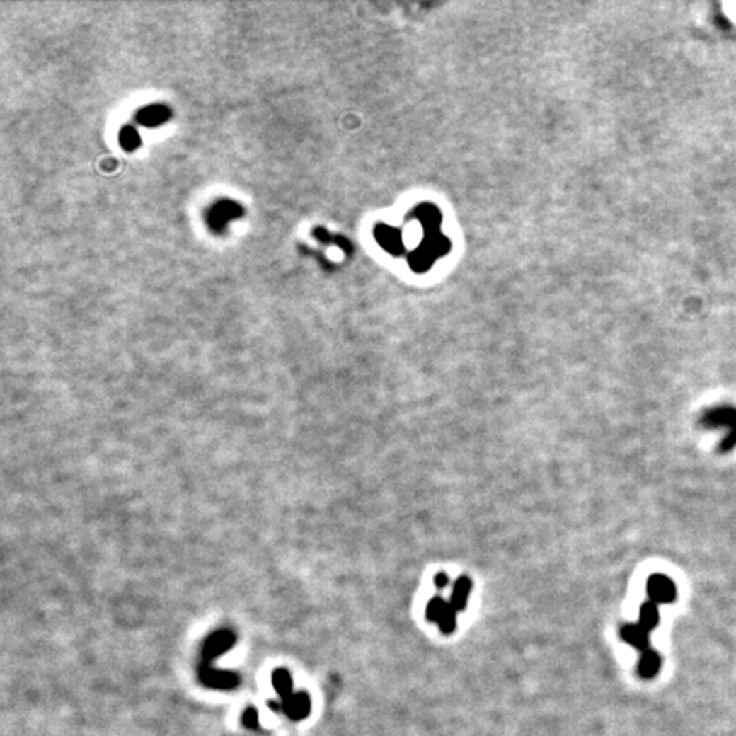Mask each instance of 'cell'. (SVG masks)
I'll use <instances>...</instances> for the list:
<instances>
[{"mask_svg": "<svg viewBox=\"0 0 736 736\" xmlns=\"http://www.w3.org/2000/svg\"><path fill=\"white\" fill-rule=\"evenodd\" d=\"M660 665H662V660H660V656L656 651H653V650L643 651L641 660H639V667H638L639 675H641L643 679H653V677L658 675Z\"/></svg>", "mask_w": 736, "mask_h": 736, "instance_id": "7", "label": "cell"}, {"mask_svg": "<svg viewBox=\"0 0 736 736\" xmlns=\"http://www.w3.org/2000/svg\"><path fill=\"white\" fill-rule=\"evenodd\" d=\"M658 621H660V614H658V605L655 604V602H646V604L643 605L641 607V616H639V624H641L644 629L648 631H653L656 626H658Z\"/></svg>", "mask_w": 736, "mask_h": 736, "instance_id": "8", "label": "cell"}, {"mask_svg": "<svg viewBox=\"0 0 736 736\" xmlns=\"http://www.w3.org/2000/svg\"><path fill=\"white\" fill-rule=\"evenodd\" d=\"M426 617L428 621L437 622L440 626L442 633L450 634L455 629V609L452 607L450 602H445L443 598L437 597L426 607Z\"/></svg>", "mask_w": 736, "mask_h": 736, "instance_id": "1", "label": "cell"}, {"mask_svg": "<svg viewBox=\"0 0 736 736\" xmlns=\"http://www.w3.org/2000/svg\"><path fill=\"white\" fill-rule=\"evenodd\" d=\"M472 583L467 578H459L457 583L452 587V597H450V605L455 609V612L464 610L467 605V598H469Z\"/></svg>", "mask_w": 736, "mask_h": 736, "instance_id": "6", "label": "cell"}, {"mask_svg": "<svg viewBox=\"0 0 736 736\" xmlns=\"http://www.w3.org/2000/svg\"><path fill=\"white\" fill-rule=\"evenodd\" d=\"M449 583H450V578L445 575V573H438V575L435 576V585H437V588L445 590L447 587H449Z\"/></svg>", "mask_w": 736, "mask_h": 736, "instance_id": "10", "label": "cell"}, {"mask_svg": "<svg viewBox=\"0 0 736 736\" xmlns=\"http://www.w3.org/2000/svg\"><path fill=\"white\" fill-rule=\"evenodd\" d=\"M120 144L125 150L132 152V150H135L140 145V135H138V132L133 127H125L120 132Z\"/></svg>", "mask_w": 736, "mask_h": 736, "instance_id": "9", "label": "cell"}, {"mask_svg": "<svg viewBox=\"0 0 736 736\" xmlns=\"http://www.w3.org/2000/svg\"><path fill=\"white\" fill-rule=\"evenodd\" d=\"M241 215L242 208L239 205L229 202V200H224V202L212 207V210L208 212V224H210V227L215 230V232H222L230 220L239 219Z\"/></svg>", "mask_w": 736, "mask_h": 736, "instance_id": "2", "label": "cell"}, {"mask_svg": "<svg viewBox=\"0 0 736 736\" xmlns=\"http://www.w3.org/2000/svg\"><path fill=\"white\" fill-rule=\"evenodd\" d=\"M171 118V111L167 106L162 104H152V106H145L144 110L138 111L137 121L144 127H159V125L166 123Z\"/></svg>", "mask_w": 736, "mask_h": 736, "instance_id": "4", "label": "cell"}, {"mask_svg": "<svg viewBox=\"0 0 736 736\" xmlns=\"http://www.w3.org/2000/svg\"><path fill=\"white\" fill-rule=\"evenodd\" d=\"M648 595H650V600L655 602L656 605L668 604V602L675 600L677 588L668 576L655 575L648 581Z\"/></svg>", "mask_w": 736, "mask_h": 736, "instance_id": "3", "label": "cell"}, {"mask_svg": "<svg viewBox=\"0 0 736 736\" xmlns=\"http://www.w3.org/2000/svg\"><path fill=\"white\" fill-rule=\"evenodd\" d=\"M622 638H624L626 643H629L631 646L638 648L639 651H646L650 650V631L644 629V627L641 624H636V626H626L624 629H622Z\"/></svg>", "mask_w": 736, "mask_h": 736, "instance_id": "5", "label": "cell"}]
</instances>
